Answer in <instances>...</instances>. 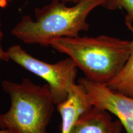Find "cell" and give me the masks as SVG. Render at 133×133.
Returning <instances> with one entry per match:
<instances>
[{"label": "cell", "instance_id": "5", "mask_svg": "<svg viewBox=\"0 0 133 133\" xmlns=\"http://www.w3.org/2000/svg\"><path fill=\"white\" fill-rule=\"evenodd\" d=\"M78 83L84 88L92 106L115 116L126 133H133V97L113 90L105 84L92 82L85 77L79 78Z\"/></svg>", "mask_w": 133, "mask_h": 133}, {"label": "cell", "instance_id": "2", "mask_svg": "<svg viewBox=\"0 0 133 133\" xmlns=\"http://www.w3.org/2000/svg\"><path fill=\"white\" fill-rule=\"evenodd\" d=\"M50 46L70 57L86 79L105 85L118 75L131 52V41L104 35L61 38Z\"/></svg>", "mask_w": 133, "mask_h": 133}, {"label": "cell", "instance_id": "9", "mask_svg": "<svg viewBox=\"0 0 133 133\" xmlns=\"http://www.w3.org/2000/svg\"><path fill=\"white\" fill-rule=\"evenodd\" d=\"M107 9H115L123 8L125 10V23L133 24V0H109Z\"/></svg>", "mask_w": 133, "mask_h": 133}, {"label": "cell", "instance_id": "1", "mask_svg": "<svg viewBox=\"0 0 133 133\" xmlns=\"http://www.w3.org/2000/svg\"><path fill=\"white\" fill-rule=\"evenodd\" d=\"M108 3L109 0H80L69 7L65 2L52 0L35 9V20L22 16L11 34L25 44L49 46L54 39L76 37L81 31H88L89 14L99 6L107 8Z\"/></svg>", "mask_w": 133, "mask_h": 133}, {"label": "cell", "instance_id": "3", "mask_svg": "<svg viewBox=\"0 0 133 133\" xmlns=\"http://www.w3.org/2000/svg\"><path fill=\"white\" fill-rule=\"evenodd\" d=\"M1 86L11 99L9 110L1 114L2 129L15 133H49L47 128L56 104L48 84L39 85L24 78L20 83L3 81Z\"/></svg>", "mask_w": 133, "mask_h": 133}, {"label": "cell", "instance_id": "10", "mask_svg": "<svg viewBox=\"0 0 133 133\" xmlns=\"http://www.w3.org/2000/svg\"><path fill=\"white\" fill-rule=\"evenodd\" d=\"M3 37V33L1 30V21L0 18V61H3L5 62H8L10 61L9 56H8L7 52L4 51L3 49L2 46H1V41H2ZM0 129H2V121H1V114H0Z\"/></svg>", "mask_w": 133, "mask_h": 133}, {"label": "cell", "instance_id": "8", "mask_svg": "<svg viewBox=\"0 0 133 133\" xmlns=\"http://www.w3.org/2000/svg\"><path fill=\"white\" fill-rule=\"evenodd\" d=\"M125 24L132 35L130 54L120 72L107 86L113 90L133 97V24Z\"/></svg>", "mask_w": 133, "mask_h": 133}, {"label": "cell", "instance_id": "7", "mask_svg": "<svg viewBox=\"0 0 133 133\" xmlns=\"http://www.w3.org/2000/svg\"><path fill=\"white\" fill-rule=\"evenodd\" d=\"M123 129L110 113L93 106L80 116L70 133H121Z\"/></svg>", "mask_w": 133, "mask_h": 133}, {"label": "cell", "instance_id": "4", "mask_svg": "<svg viewBox=\"0 0 133 133\" xmlns=\"http://www.w3.org/2000/svg\"><path fill=\"white\" fill-rule=\"evenodd\" d=\"M6 52L10 60L47 82L56 105L67 98L76 84L78 68L70 57L49 64L34 57L18 44L11 46Z\"/></svg>", "mask_w": 133, "mask_h": 133}, {"label": "cell", "instance_id": "11", "mask_svg": "<svg viewBox=\"0 0 133 133\" xmlns=\"http://www.w3.org/2000/svg\"><path fill=\"white\" fill-rule=\"evenodd\" d=\"M11 1V0H0V7L1 8L4 7V6ZM60 1H64V2L74 3L75 4V3H78L80 0H60Z\"/></svg>", "mask_w": 133, "mask_h": 133}, {"label": "cell", "instance_id": "12", "mask_svg": "<svg viewBox=\"0 0 133 133\" xmlns=\"http://www.w3.org/2000/svg\"><path fill=\"white\" fill-rule=\"evenodd\" d=\"M0 133H15L12 131L8 129H0Z\"/></svg>", "mask_w": 133, "mask_h": 133}, {"label": "cell", "instance_id": "6", "mask_svg": "<svg viewBox=\"0 0 133 133\" xmlns=\"http://www.w3.org/2000/svg\"><path fill=\"white\" fill-rule=\"evenodd\" d=\"M93 107L82 85L78 83L71 88L63 102L56 105L61 116V133H70L82 115Z\"/></svg>", "mask_w": 133, "mask_h": 133}]
</instances>
